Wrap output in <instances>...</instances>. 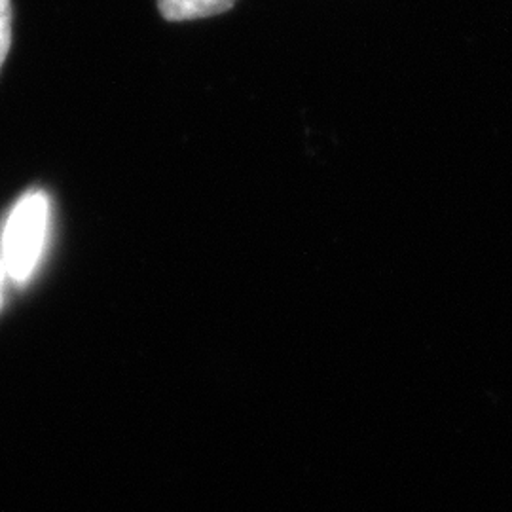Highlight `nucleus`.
Returning <instances> with one entry per match:
<instances>
[{
    "instance_id": "obj_3",
    "label": "nucleus",
    "mask_w": 512,
    "mask_h": 512,
    "mask_svg": "<svg viewBox=\"0 0 512 512\" xmlns=\"http://www.w3.org/2000/svg\"><path fill=\"white\" fill-rule=\"evenodd\" d=\"M12 44V4L10 0H0V67L8 55Z\"/></svg>"
},
{
    "instance_id": "obj_4",
    "label": "nucleus",
    "mask_w": 512,
    "mask_h": 512,
    "mask_svg": "<svg viewBox=\"0 0 512 512\" xmlns=\"http://www.w3.org/2000/svg\"><path fill=\"white\" fill-rule=\"evenodd\" d=\"M0 298H2V287H0Z\"/></svg>"
},
{
    "instance_id": "obj_1",
    "label": "nucleus",
    "mask_w": 512,
    "mask_h": 512,
    "mask_svg": "<svg viewBox=\"0 0 512 512\" xmlns=\"http://www.w3.org/2000/svg\"><path fill=\"white\" fill-rule=\"evenodd\" d=\"M48 230V200L42 192H29L10 213L2 236V264L6 275L25 283L44 247Z\"/></svg>"
},
{
    "instance_id": "obj_2",
    "label": "nucleus",
    "mask_w": 512,
    "mask_h": 512,
    "mask_svg": "<svg viewBox=\"0 0 512 512\" xmlns=\"http://www.w3.org/2000/svg\"><path fill=\"white\" fill-rule=\"evenodd\" d=\"M236 2L238 0H158V8L169 21H190L219 16Z\"/></svg>"
}]
</instances>
